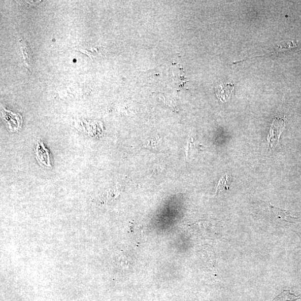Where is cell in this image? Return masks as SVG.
Here are the masks:
<instances>
[{"instance_id": "4", "label": "cell", "mask_w": 301, "mask_h": 301, "mask_svg": "<svg viewBox=\"0 0 301 301\" xmlns=\"http://www.w3.org/2000/svg\"><path fill=\"white\" fill-rule=\"evenodd\" d=\"M20 44L21 45L22 54H23L25 66L27 69L30 70L33 61L30 48L25 40L23 39L20 40Z\"/></svg>"}, {"instance_id": "1", "label": "cell", "mask_w": 301, "mask_h": 301, "mask_svg": "<svg viewBox=\"0 0 301 301\" xmlns=\"http://www.w3.org/2000/svg\"><path fill=\"white\" fill-rule=\"evenodd\" d=\"M286 123L285 120L279 117L274 119L272 123L267 141L271 149H274L280 141V138L283 130L285 129Z\"/></svg>"}, {"instance_id": "6", "label": "cell", "mask_w": 301, "mask_h": 301, "mask_svg": "<svg viewBox=\"0 0 301 301\" xmlns=\"http://www.w3.org/2000/svg\"><path fill=\"white\" fill-rule=\"evenodd\" d=\"M300 298L301 296H296L294 293H292L290 291L285 290L272 301H295Z\"/></svg>"}, {"instance_id": "5", "label": "cell", "mask_w": 301, "mask_h": 301, "mask_svg": "<svg viewBox=\"0 0 301 301\" xmlns=\"http://www.w3.org/2000/svg\"><path fill=\"white\" fill-rule=\"evenodd\" d=\"M269 205L270 211L276 218L287 221H293L295 219H297V218L293 217L291 212L286 211V210L275 208L271 206L270 204H269Z\"/></svg>"}, {"instance_id": "2", "label": "cell", "mask_w": 301, "mask_h": 301, "mask_svg": "<svg viewBox=\"0 0 301 301\" xmlns=\"http://www.w3.org/2000/svg\"><path fill=\"white\" fill-rule=\"evenodd\" d=\"M2 114L4 120L9 125L11 132L18 131L22 127V117L19 113H14L2 108Z\"/></svg>"}, {"instance_id": "7", "label": "cell", "mask_w": 301, "mask_h": 301, "mask_svg": "<svg viewBox=\"0 0 301 301\" xmlns=\"http://www.w3.org/2000/svg\"><path fill=\"white\" fill-rule=\"evenodd\" d=\"M230 177V174L227 173L223 178H221L217 188V192L218 193L228 189Z\"/></svg>"}, {"instance_id": "3", "label": "cell", "mask_w": 301, "mask_h": 301, "mask_svg": "<svg viewBox=\"0 0 301 301\" xmlns=\"http://www.w3.org/2000/svg\"><path fill=\"white\" fill-rule=\"evenodd\" d=\"M233 90V83L221 82L215 88V92L220 101L225 102L230 98Z\"/></svg>"}]
</instances>
